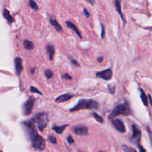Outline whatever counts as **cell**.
Segmentation results:
<instances>
[{
	"label": "cell",
	"mask_w": 152,
	"mask_h": 152,
	"mask_svg": "<svg viewBox=\"0 0 152 152\" xmlns=\"http://www.w3.org/2000/svg\"><path fill=\"white\" fill-rule=\"evenodd\" d=\"M69 59H70L71 62V63L73 64L74 65H75V66H76V67H79V66H80V65H79V62H78V61H76V59H74V58H72L71 56H69Z\"/></svg>",
	"instance_id": "25"
},
{
	"label": "cell",
	"mask_w": 152,
	"mask_h": 152,
	"mask_svg": "<svg viewBox=\"0 0 152 152\" xmlns=\"http://www.w3.org/2000/svg\"><path fill=\"white\" fill-rule=\"evenodd\" d=\"M93 117H94L95 120H96V121L99 122V123H104V120H103V118L100 115L98 114L97 113H96V112H93Z\"/></svg>",
	"instance_id": "22"
},
{
	"label": "cell",
	"mask_w": 152,
	"mask_h": 152,
	"mask_svg": "<svg viewBox=\"0 0 152 152\" xmlns=\"http://www.w3.org/2000/svg\"><path fill=\"white\" fill-rule=\"evenodd\" d=\"M99 108V103L93 99H82L78 102L77 104L70 109V111H77L79 110L84 109H91V110H96Z\"/></svg>",
	"instance_id": "1"
},
{
	"label": "cell",
	"mask_w": 152,
	"mask_h": 152,
	"mask_svg": "<svg viewBox=\"0 0 152 152\" xmlns=\"http://www.w3.org/2000/svg\"><path fill=\"white\" fill-rule=\"evenodd\" d=\"M112 124L116 131L120 133H125L126 132V126L124 123L120 119H114L112 120Z\"/></svg>",
	"instance_id": "9"
},
{
	"label": "cell",
	"mask_w": 152,
	"mask_h": 152,
	"mask_svg": "<svg viewBox=\"0 0 152 152\" xmlns=\"http://www.w3.org/2000/svg\"><path fill=\"white\" fill-rule=\"evenodd\" d=\"M83 13H84V14H85V16H86L87 18H88L89 16H90V13H89L88 11H87V9H86V8H84Z\"/></svg>",
	"instance_id": "32"
},
{
	"label": "cell",
	"mask_w": 152,
	"mask_h": 152,
	"mask_svg": "<svg viewBox=\"0 0 152 152\" xmlns=\"http://www.w3.org/2000/svg\"><path fill=\"white\" fill-rule=\"evenodd\" d=\"M14 66H15V73L17 76H19L23 70L22 66V59L20 57H16L14 59Z\"/></svg>",
	"instance_id": "10"
},
{
	"label": "cell",
	"mask_w": 152,
	"mask_h": 152,
	"mask_svg": "<svg viewBox=\"0 0 152 152\" xmlns=\"http://www.w3.org/2000/svg\"><path fill=\"white\" fill-rule=\"evenodd\" d=\"M28 4H29L30 8H31L32 9L35 10V11H38V10H39V7H38L37 4H36V2H35V1H34V0H29Z\"/></svg>",
	"instance_id": "21"
},
{
	"label": "cell",
	"mask_w": 152,
	"mask_h": 152,
	"mask_svg": "<svg viewBox=\"0 0 152 152\" xmlns=\"http://www.w3.org/2000/svg\"><path fill=\"white\" fill-rule=\"evenodd\" d=\"M100 25H101V38L103 39L105 36V32H106V31H105V26L103 25V24H101Z\"/></svg>",
	"instance_id": "29"
},
{
	"label": "cell",
	"mask_w": 152,
	"mask_h": 152,
	"mask_svg": "<svg viewBox=\"0 0 152 152\" xmlns=\"http://www.w3.org/2000/svg\"><path fill=\"white\" fill-rule=\"evenodd\" d=\"M45 76L47 79H51L53 76V72L51 70H49V69H47L45 71Z\"/></svg>",
	"instance_id": "23"
},
{
	"label": "cell",
	"mask_w": 152,
	"mask_h": 152,
	"mask_svg": "<svg viewBox=\"0 0 152 152\" xmlns=\"http://www.w3.org/2000/svg\"><path fill=\"white\" fill-rule=\"evenodd\" d=\"M31 142L32 143V147L36 150L42 151L45 149L46 143L40 135H36V137H34L31 140Z\"/></svg>",
	"instance_id": "5"
},
{
	"label": "cell",
	"mask_w": 152,
	"mask_h": 152,
	"mask_svg": "<svg viewBox=\"0 0 152 152\" xmlns=\"http://www.w3.org/2000/svg\"><path fill=\"white\" fill-rule=\"evenodd\" d=\"M62 79H65V80H71L72 77L69 74H65L62 76Z\"/></svg>",
	"instance_id": "30"
},
{
	"label": "cell",
	"mask_w": 152,
	"mask_h": 152,
	"mask_svg": "<svg viewBox=\"0 0 152 152\" xmlns=\"http://www.w3.org/2000/svg\"><path fill=\"white\" fill-rule=\"evenodd\" d=\"M74 132L78 136H86L88 133V129L87 127L83 126H76L73 129Z\"/></svg>",
	"instance_id": "11"
},
{
	"label": "cell",
	"mask_w": 152,
	"mask_h": 152,
	"mask_svg": "<svg viewBox=\"0 0 152 152\" xmlns=\"http://www.w3.org/2000/svg\"><path fill=\"white\" fill-rule=\"evenodd\" d=\"M132 136L131 137V142L137 146L140 145V139H141V131L139 129L136 125L132 124Z\"/></svg>",
	"instance_id": "7"
},
{
	"label": "cell",
	"mask_w": 152,
	"mask_h": 152,
	"mask_svg": "<svg viewBox=\"0 0 152 152\" xmlns=\"http://www.w3.org/2000/svg\"><path fill=\"white\" fill-rule=\"evenodd\" d=\"M35 122L37 124L38 129L40 131H43L47 127L48 123V114L47 112H40L35 115Z\"/></svg>",
	"instance_id": "4"
},
{
	"label": "cell",
	"mask_w": 152,
	"mask_h": 152,
	"mask_svg": "<svg viewBox=\"0 0 152 152\" xmlns=\"http://www.w3.org/2000/svg\"><path fill=\"white\" fill-rule=\"evenodd\" d=\"M46 51H47V53H48L49 59H51V60L53 59L54 56V54H55L54 47L52 45H46Z\"/></svg>",
	"instance_id": "17"
},
{
	"label": "cell",
	"mask_w": 152,
	"mask_h": 152,
	"mask_svg": "<svg viewBox=\"0 0 152 152\" xmlns=\"http://www.w3.org/2000/svg\"><path fill=\"white\" fill-rule=\"evenodd\" d=\"M30 91L33 92V93H38V94L39 95H42V93L40 91L38 90L36 88L34 87V86H32V87H31V88H30Z\"/></svg>",
	"instance_id": "26"
},
{
	"label": "cell",
	"mask_w": 152,
	"mask_h": 152,
	"mask_svg": "<svg viewBox=\"0 0 152 152\" xmlns=\"http://www.w3.org/2000/svg\"><path fill=\"white\" fill-rule=\"evenodd\" d=\"M50 23L54 28H55L57 32H62V28L60 25L59 24V22L56 20L55 19H53V18H50Z\"/></svg>",
	"instance_id": "16"
},
{
	"label": "cell",
	"mask_w": 152,
	"mask_h": 152,
	"mask_svg": "<svg viewBox=\"0 0 152 152\" xmlns=\"http://www.w3.org/2000/svg\"><path fill=\"white\" fill-rule=\"evenodd\" d=\"M67 140H68V143H69V144H71V145H72V144H74V140L73 137H72L71 135H69V137H68V138H67Z\"/></svg>",
	"instance_id": "31"
},
{
	"label": "cell",
	"mask_w": 152,
	"mask_h": 152,
	"mask_svg": "<svg viewBox=\"0 0 152 152\" xmlns=\"http://www.w3.org/2000/svg\"><path fill=\"white\" fill-rule=\"evenodd\" d=\"M65 23H66V25L68 26V28H71V30H73V31L76 33V34L78 35V36H79L80 39H82V34H81L80 31H79V29H78L77 27H76V25L73 23V22H71V21H66Z\"/></svg>",
	"instance_id": "15"
},
{
	"label": "cell",
	"mask_w": 152,
	"mask_h": 152,
	"mask_svg": "<svg viewBox=\"0 0 152 152\" xmlns=\"http://www.w3.org/2000/svg\"><path fill=\"white\" fill-rule=\"evenodd\" d=\"M108 89L109 92L111 94H113L115 93V90H116V88L114 86H112V85H108Z\"/></svg>",
	"instance_id": "27"
},
{
	"label": "cell",
	"mask_w": 152,
	"mask_h": 152,
	"mask_svg": "<svg viewBox=\"0 0 152 152\" xmlns=\"http://www.w3.org/2000/svg\"><path fill=\"white\" fill-rule=\"evenodd\" d=\"M35 103V98L34 96H30L28 100L25 102L22 106V112L25 116H28L31 113Z\"/></svg>",
	"instance_id": "6"
},
{
	"label": "cell",
	"mask_w": 152,
	"mask_h": 152,
	"mask_svg": "<svg viewBox=\"0 0 152 152\" xmlns=\"http://www.w3.org/2000/svg\"><path fill=\"white\" fill-rule=\"evenodd\" d=\"M67 126H68V125L67 124L63 125V126H54L53 128H52V129H53V130L56 133H58V134H61V133L63 132V131L65 130V128H66Z\"/></svg>",
	"instance_id": "18"
},
{
	"label": "cell",
	"mask_w": 152,
	"mask_h": 152,
	"mask_svg": "<svg viewBox=\"0 0 152 152\" xmlns=\"http://www.w3.org/2000/svg\"><path fill=\"white\" fill-rule=\"evenodd\" d=\"M114 6H115V9H116V12L120 14V17H121L123 23L126 24V19H125L124 16H123V13H122V10H121V0H114Z\"/></svg>",
	"instance_id": "12"
},
{
	"label": "cell",
	"mask_w": 152,
	"mask_h": 152,
	"mask_svg": "<svg viewBox=\"0 0 152 152\" xmlns=\"http://www.w3.org/2000/svg\"><path fill=\"white\" fill-rule=\"evenodd\" d=\"M35 123L36 122H35L34 118H31L30 120H25L22 123V125L23 126L25 133L27 134V137L30 141L38 134L36 128H35Z\"/></svg>",
	"instance_id": "3"
},
{
	"label": "cell",
	"mask_w": 152,
	"mask_h": 152,
	"mask_svg": "<svg viewBox=\"0 0 152 152\" xmlns=\"http://www.w3.org/2000/svg\"><path fill=\"white\" fill-rule=\"evenodd\" d=\"M88 2H90L91 4V5H93V2H94V0H87Z\"/></svg>",
	"instance_id": "34"
},
{
	"label": "cell",
	"mask_w": 152,
	"mask_h": 152,
	"mask_svg": "<svg viewBox=\"0 0 152 152\" xmlns=\"http://www.w3.org/2000/svg\"><path fill=\"white\" fill-rule=\"evenodd\" d=\"M74 95L70 94V93H65V94L60 95V96H59L58 97H56V99H55V102L58 103H64V102L70 100V99H72Z\"/></svg>",
	"instance_id": "13"
},
{
	"label": "cell",
	"mask_w": 152,
	"mask_h": 152,
	"mask_svg": "<svg viewBox=\"0 0 152 152\" xmlns=\"http://www.w3.org/2000/svg\"><path fill=\"white\" fill-rule=\"evenodd\" d=\"M139 91L141 92L142 102H143V103L144 104L145 106H148V96H147V95L145 93L144 91H143V89L141 88H139Z\"/></svg>",
	"instance_id": "20"
},
{
	"label": "cell",
	"mask_w": 152,
	"mask_h": 152,
	"mask_svg": "<svg viewBox=\"0 0 152 152\" xmlns=\"http://www.w3.org/2000/svg\"><path fill=\"white\" fill-rule=\"evenodd\" d=\"M48 140H49L51 143H52V144H54L56 145V143H57V141H56V139L54 137H53V136H49L48 137Z\"/></svg>",
	"instance_id": "28"
},
{
	"label": "cell",
	"mask_w": 152,
	"mask_h": 152,
	"mask_svg": "<svg viewBox=\"0 0 152 152\" xmlns=\"http://www.w3.org/2000/svg\"><path fill=\"white\" fill-rule=\"evenodd\" d=\"M34 71H35L34 69H32V70H31V74H34Z\"/></svg>",
	"instance_id": "35"
},
{
	"label": "cell",
	"mask_w": 152,
	"mask_h": 152,
	"mask_svg": "<svg viewBox=\"0 0 152 152\" xmlns=\"http://www.w3.org/2000/svg\"><path fill=\"white\" fill-rule=\"evenodd\" d=\"M122 148H123V149L125 151L136 152V150H135L134 148H131V147H128V146H126V145H123V146H122Z\"/></svg>",
	"instance_id": "24"
},
{
	"label": "cell",
	"mask_w": 152,
	"mask_h": 152,
	"mask_svg": "<svg viewBox=\"0 0 152 152\" xmlns=\"http://www.w3.org/2000/svg\"><path fill=\"white\" fill-rule=\"evenodd\" d=\"M112 74H113V72L111 69H108L106 70L102 71L96 72V77H99L100 79H103L104 80H110L112 77Z\"/></svg>",
	"instance_id": "8"
},
{
	"label": "cell",
	"mask_w": 152,
	"mask_h": 152,
	"mask_svg": "<svg viewBox=\"0 0 152 152\" xmlns=\"http://www.w3.org/2000/svg\"><path fill=\"white\" fill-rule=\"evenodd\" d=\"M2 16H3V17L8 21V24H12L13 22H14V19L13 17L11 14H10L9 11L6 8H4L3 9V12H2Z\"/></svg>",
	"instance_id": "14"
},
{
	"label": "cell",
	"mask_w": 152,
	"mask_h": 152,
	"mask_svg": "<svg viewBox=\"0 0 152 152\" xmlns=\"http://www.w3.org/2000/svg\"><path fill=\"white\" fill-rule=\"evenodd\" d=\"M131 111L130 106L128 102H125L124 103H121L117 106H115L114 108L113 109L111 113L109 114L108 119L111 120L115 116H118V115H125V116H128V115L131 114Z\"/></svg>",
	"instance_id": "2"
},
{
	"label": "cell",
	"mask_w": 152,
	"mask_h": 152,
	"mask_svg": "<svg viewBox=\"0 0 152 152\" xmlns=\"http://www.w3.org/2000/svg\"><path fill=\"white\" fill-rule=\"evenodd\" d=\"M103 60H104V57L103 56H99V57L97 58V61L99 62H103Z\"/></svg>",
	"instance_id": "33"
},
{
	"label": "cell",
	"mask_w": 152,
	"mask_h": 152,
	"mask_svg": "<svg viewBox=\"0 0 152 152\" xmlns=\"http://www.w3.org/2000/svg\"><path fill=\"white\" fill-rule=\"evenodd\" d=\"M23 45L24 48L26 50H28V51H32L34 49V44H33V42L31 41L28 40V39L24 40Z\"/></svg>",
	"instance_id": "19"
}]
</instances>
